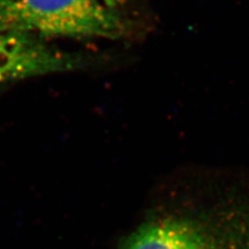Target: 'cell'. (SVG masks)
<instances>
[{"label": "cell", "mask_w": 249, "mask_h": 249, "mask_svg": "<svg viewBox=\"0 0 249 249\" xmlns=\"http://www.w3.org/2000/svg\"><path fill=\"white\" fill-rule=\"evenodd\" d=\"M102 1L110 9L120 11L123 6L126 5L131 0H102Z\"/></svg>", "instance_id": "cell-4"}, {"label": "cell", "mask_w": 249, "mask_h": 249, "mask_svg": "<svg viewBox=\"0 0 249 249\" xmlns=\"http://www.w3.org/2000/svg\"><path fill=\"white\" fill-rule=\"evenodd\" d=\"M89 66L82 54L67 52L36 36L0 31V83L77 71Z\"/></svg>", "instance_id": "cell-3"}, {"label": "cell", "mask_w": 249, "mask_h": 249, "mask_svg": "<svg viewBox=\"0 0 249 249\" xmlns=\"http://www.w3.org/2000/svg\"><path fill=\"white\" fill-rule=\"evenodd\" d=\"M121 249H249V209L224 205L151 218Z\"/></svg>", "instance_id": "cell-2"}, {"label": "cell", "mask_w": 249, "mask_h": 249, "mask_svg": "<svg viewBox=\"0 0 249 249\" xmlns=\"http://www.w3.org/2000/svg\"><path fill=\"white\" fill-rule=\"evenodd\" d=\"M127 25L102 0H0V31L46 37L119 38Z\"/></svg>", "instance_id": "cell-1"}]
</instances>
